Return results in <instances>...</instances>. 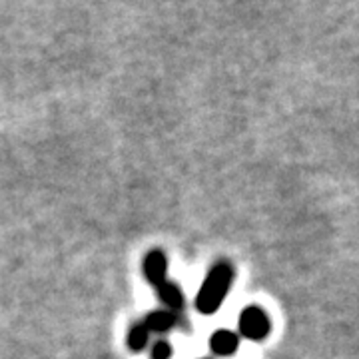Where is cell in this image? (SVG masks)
I'll return each instance as SVG.
<instances>
[{"mask_svg": "<svg viewBox=\"0 0 359 359\" xmlns=\"http://www.w3.org/2000/svg\"><path fill=\"white\" fill-rule=\"evenodd\" d=\"M233 276H236V269H233L230 262L222 259L218 264H214L212 269L208 271V276L204 278L202 285H200V290H198L196 309L200 313H204V316L216 313L222 308L226 295L230 294Z\"/></svg>", "mask_w": 359, "mask_h": 359, "instance_id": "1", "label": "cell"}, {"mask_svg": "<svg viewBox=\"0 0 359 359\" xmlns=\"http://www.w3.org/2000/svg\"><path fill=\"white\" fill-rule=\"evenodd\" d=\"M271 330V321L268 313L257 306H248L242 309L240 318H238V332L240 339H250V341H262L266 339Z\"/></svg>", "mask_w": 359, "mask_h": 359, "instance_id": "2", "label": "cell"}, {"mask_svg": "<svg viewBox=\"0 0 359 359\" xmlns=\"http://www.w3.org/2000/svg\"><path fill=\"white\" fill-rule=\"evenodd\" d=\"M142 269L146 280L152 283L154 287L162 285L168 280V257L162 250H152L148 252L144 262H142Z\"/></svg>", "mask_w": 359, "mask_h": 359, "instance_id": "3", "label": "cell"}, {"mask_svg": "<svg viewBox=\"0 0 359 359\" xmlns=\"http://www.w3.org/2000/svg\"><path fill=\"white\" fill-rule=\"evenodd\" d=\"M240 346V335L231 330H216L210 337V349L219 358H230Z\"/></svg>", "mask_w": 359, "mask_h": 359, "instance_id": "4", "label": "cell"}, {"mask_svg": "<svg viewBox=\"0 0 359 359\" xmlns=\"http://www.w3.org/2000/svg\"><path fill=\"white\" fill-rule=\"evenodd\" d=\"M156 292H158V297H160V302L164 304L168 308V311H182L184 306H186V297H184V292H182V287H180L176 282H166L162 283V285H158L156 287Z\"/></svg>", "mask_w": 359, "mask_h": 359, "instance_id": "5", "label": "cell"}, {"mask_svg": "<svg viewBox=\"0 0 359 359\" xmlns=\"http://www.w3.org/2000/svg\"><path fill=\"white\" fill-rule=\"evenodd\" d=\"M176 316L168 309H156V311H150L146 318H144V327L150 332V334H166L170 332L174 325H176Z\"/></svg>", "mask_w": 359, "mask_h": 359, "instance_id": "6", "label": "cell"}, {"mask_svg": "<svg viewBox=\"0 0 359 359\" xmlns=\"http://www.w3.org/2000/svg\"><path fill=\"white\" fill-rule=\"evenodd\" d=\"M148 341H150V332L144 327V323H136V325H132L128 332V337H126V344L132 351H142V349H146L148 346Z\"/></svg>", "mask_w": 359, "mask_h": 359, "instance_id": "7", "label": "cell"}, {"mask_svg": "<svg viewBox=\"0 0 359 359\" xmlns=\"http://www.w3.org/2000/svg\"><path fill=\"white\" fill-rule=\"evenodd\" d=\"M150 358L152 359H170L172 358V346L168 344L166 339H160L152 346V351H150Z\"/></svg>", "mask_w": 359, "mask_h": 359, "instance_id": "8", "label": "cell"}, {"mask_svg": "<svg viewBox=\"0 0 359 359\" xmlns=\"http://www.w3.org/2000/svg\"><path fill=\"white\" fill-rule=\"evenodd\" d=\"M205 359H208V358H205Z\"/></svg>", "mask_w": 359, "mask_h": 359, "instance_id": "9", "label": "cell"}]
</instances>
